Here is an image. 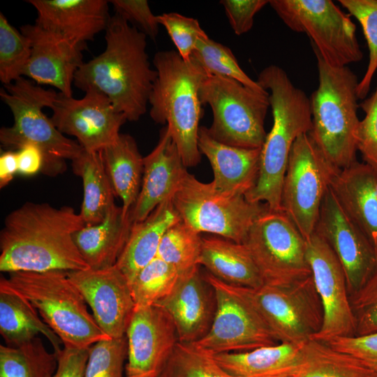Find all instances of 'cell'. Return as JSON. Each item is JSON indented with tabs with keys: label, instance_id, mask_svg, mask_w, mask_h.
<instances>
[{
	"label": "cell",
	"instance_id": "10",
	"mask_svg": "<svg viewBox=\"0 0 377 377\" xmlns=\"http://www.w3.org/2000/svg\"><path fill=\"white\" fill-rule=\"evenodd\" d=\"M255 309L278 342L304 344L321 329L323 311L312 275L257 288L232 286Z\"/></svg>",
	"mask_w": 377,
	"mask_h": 377
},
{
	"label": "cell",
	"instance_id": "5",
	"mask_svg": "<svg viewBox=\"0 0 377 377\" xmlns=\"http://www.w3.org/2000/svg\"><path fill=\"white\" fill-rule=\"evenodd\" d=\"M0 290L29 302L64 346L88 348L110 339L100 328L68 272H16L0 279Z\"/></svg>",
	"mask_w": 377,
	"mask_h": 377
},
{
	"label": "cell",
	"instance_id": "7",
	"mask_svg": "<svg viewBox=\"0 0 377 377\" xmlns=\"http://www.w3.org/2000/svg\"><path fill=\"white\" fill-rule=\"evenodd\" d=\"M57 94L24 77L4 85L0 91L13 117V125L0 130L1 145L18 149L25 145L36 146L44 157L41 172L49 176L64 172L66 160L73 161L83 149L77 141L65 137L43 112V108H50Z\"/></svg>",
	"mask_w": 377,
	"mask_h": 377
},
{
	"label": "cell",
	"instance_id": "27",
	"mask_svg": "<svg viewBox=\"0 0 377 377\" xmlns=\"http://www.w3.org/2000/svg\"><path fill=\"white\" fill-rule=\"evenodd\" d=\"M180 220L170 198L158 205L144 220L132 224L127 242L116 264L129 284L156 257L165 231Z\"/></svg>",
	"mask_w": 377,
	"mask_h": 377
},
{
	"label": "cell",
	"instance_id": "20",
	"mask_svg": "<svg viewBox=\"0 0 377 377\" xmlns=\"http://www.w3.org/2000/svg\"><path fill=\"white\" fill-rule=\"evenodd\" d=\"M20 31L31 43V56L24 71L38 84L50 85L72 96L75 75L84 63L83 47L73 45L36 24H24Z\"/></svg>",
	"mask_w": 377,
	"mask_h": 377
},
{
	"label": "cell",
	"instance_id": "39",
	"mask_svg": "<svg viewBox=\"0 0 377 377\" xmlns=\"http://www.w3.org/2000/svg\"><path fill=\"white\" fill-rule=\"evenodd\" d=\"M31 56L29 38L0 13V80L10 84L21 77Z\"/></svg>",
	"mask_w": 377,
	"mask_h": 377
},
{
	"label": "cell",
	"instance_id": "19",
	"mask_svg": "<svg viewBox=\"0 0 377 377\" xmlns=\"http://www.w3.org/2000/svg\"><path fill=\"white\" fill-rule=\"evenodd\" d=\"M68 275L102 331L111 339L125 337L135 303L129 282L117 266L68 272Z\"/></svg>",
	"mask_w": 377,
	"mask_h": 377
},
{
	"label": "cell",
	"instance_id": "45",
	"mask_svg": "<svg viewBox=\"0 0 377 377\" xmlns=\"http://www.w3.org/2000/svg\"><path fill=\"white\" fill-rule=\"evenodd\" d=\"M323 342L355 357L377 373V332L364 335L334 337Z\"/></svg>",
	"mask_w": 377,
	"mask_h": 377
},
{
	"label": "cell",
	"instance_id": "31",
	"mask_svg": "<svg viewBox=\"0 0 377 377\" xmlns=\"http://www.w3.org/2000/svg\"><path fill=\"white\" fill-rule=\"evenodd\" d=\"M101 153L115 195L121 199L124 212L128 213L139 195L143 174V157L137 143L132 136L120 134Z\"/></svg>",
	"mask_w": 377,
	"mask_h": 377
},
{
	"label": "cell",
	"instance_id": "3",
	"mask_svg": "<svg viewBox=\"0 0 377 377\" xmlns=\"http://www.w3.org/2000/svg\"><path fill=\"white\" fill-rule=\"evenodd\" d=\"M257 82L269 94L273 124L261 147L256 184L245 197L279 211L282 209V186L292 147L312 128L310 98L277 65L263 69Z\"/></svg>",
	"mask_w": 377,
	"mask_h": 377
},
{
	"label": "cell",
	"instance_id": "12",
	"mask_svg": "<svg viewBox=\"0 0 377 377\" xmlns=\"http://www.w3.org/2000/svg\"><path fill=\"white\" fill-rule=\"evenodd\" d=\"M339 171L309 133L296 139L283 179L281 209L306 240L315 232L324 198Z\"/></svg>",
	"mask_w": 377,
	"mask_h": 377
},
{
	"label": "cell",
	"instance_id": "47",
	"mask_svg": "<svg viewBox=\"0 0 377 377\" xmlns=\"http://www.w3.org/2000/svg\"><path fill=\"white\" fill-rule=\"evenodd\" d=\"M267 0H221L226 15L234 33L240 36L249 31L253 24V18Z\"/></svg>",
	"mask_w": 377,
	"mask_h": 377
},
{
	"label": "cell",
	"instance_id": "50",
	"mask_svg": "<svg viewBox=\"0 0 377 377\" xmlns=\"http://www.w3.org/2000/svg\"><path fill=\"white\" fill-rule=\"evenodd\" d=\"M18 172L17 152L7 151L0 156V187L6 186Z\"/></svg>",
	"mask_w": 377,
	"mask_h": 377
},
{
	"label": "cell",
	"instance_id": "34",
	"mask_svg": "<svg viewBox=\"0 0 377 377\" xmlns=\"http://www.w3.org/2000/svg\"><path fill=\"white\" fill-rule=\"evenodd\" d=\"M57 366L56 353L39 337L19 346H0V377H52Z\"/></svg>",
	"mask_w": 377,
	"mask_h": 377
},
{
	"label": "cell",
	"instance_id": "30",
	"mask_svg": "<svg viewBox=\"0 0 377 377\" xmlns=\"http://www.w3.org/2000/svg\"><path fill=\"white\" fill-rule=\"evenodd\" d=\"M72 161L73 172L82 179L84 196L80 214L85 226L101 223L115 205V193L102 153L84 149Z\"/></svg>",
	"mask_w": 377,
	"mask_h": 377
},
{
	"label": "cell",
	"instance_id": "1",
	"mask_svg": "<svg viewBox=\"0 0 377 377\" xmlns=\"http://www.w3.org/2000/svg\"><path fill=\"white\" fill-rule=\"evenodd\" d=\"M84 226L80 213L70 206L24 203L6 216L1 230V272L89 269L73 239Z\"/></svg>",
	"mask_w": 377,
	"mask_h": 377
},
{
	"label": "cell",
	"instance_id": "23",
	"mask_svg": "<svg viewBox=\"0 0 377 377\" xmlns=\"http://www.w3.org/2000/svg\"><path fill=\"white\" fill-rule=\"evenodd\" d=\"M168 126L155 148L143 157L142 184L130 212L132 223L144 220L158 205L172 198L187 172Z\"/></svg>",
	"mask_w": 377,
	"mask_h": 377
},
{
	"label": "cell",
	"instance_id": "6",
	"mask_svg": "<svg viewBox=\"0 0 377 377\" xmlns=\"http://www.w3.org/2000/svg\"><path fill=\"white\" fill-rule=\"evenodd\" d=\"M318 85L310 98L312 128L309 135L337 169L357 161L359 99L357 75L348 67H333L315 50Z\"/></svg>",
	"mask_w": 377,
	"mask_h": 377
},
{
	"label": "cell",
	"instance_id": "24",
	"mask_svg": "<svg viewBox=\"0 0 377 377\" xmlns=\"http://www.w3.org/2000/svg\"><path fill=\"white\" fill-rule=\"evenodd\" d=\"M198 146L209 160L214 172L212 182L222 193L246 195L256 186L261 148L228 145L213 138L205 126H200Z\"/></svg>",
	"mask_w": 377,
	"mask_h": 377
},
{
	"label": "cell",
	"instance_id": "2",
	"mask_svg": "<svg viewBox=\"0 0 377 377\" xmlns=\"http://www.w3.org/2000/svg\"><path fill=\"white\" fill-rule=\"evenodd\" d=\"M146 38L114 13L105 29V50L80 66L74 85L84 92L95 90L105 95L127 121L139 120L147 111L157 77L148 59Z\"/></svg>",
	"mask_w": 377,
	"mask_h": 377
},
{
	"label": "cell",
	"instance_id": "51",
	"mask_svg": "<svg viewBox=\"0 0 377 377\" xmlns=\"http://www.w3.org/2000/svg\"><path fill=\"white\" fill-rule=\"evenodd\" d=\"M277 377H300V376L298 375V373L297 372V373H293V374L282 375V376H277Z\"/></svg>",
	"mask_w": 377,
	"mask_h": 377
},
{
	"label": "cell",
	"instance_id": "38",
	"mask_svg": "<svg viewBox=\"0 0 377 377\" xmlns=\"http://www.w3.org/2000/svg\"><path fill=\"white\" fill-rule=\"evenodd\" d=\"M158 377H235L213 355L193 344L178 342Z\"/></svg>",
	"mask_w": 377,
	"mask_h": 377
},
{
	"label": "cell",
	"instance_id": "14",
	"mask_svg": "<svg viewBox=\"0 0 377 377\" xmlns=\"http://www.w3.org/2000/svg\"><path fill=\"white\" fill-rule=\"evenodd\" d=\"M204 277L214 292L215 313L208 332L191 344L214 355L245 352L279 343L232 286L209 272Z\"/></svg>",
	"mask_w": 377,
	"mask_h": 377
},
{
	"label": "cell",
	"instance_id": "33",
	"mask_svg": "<svg viewBox=\"0 0 377 377\" xmlns=\"http://www.w3.org/2000/svg\"><path fill=\"white\" fill-rule=\"evenodd\" d=\"M300 377H376V372L355 357L311 339L303 346Z\"/></svg>",
	"mask_w": 377,
	"mask_h": 377
},
{
	"label": "cell",
	"instance_id": "52",
	"mask_svg": "<svg viewBox=\"0 0 377 377\" xmlns=\"http://www.w3.org/2000/svg\"><path fill=\"white\" fill-rule=\"evenodd\" d=\"M376 377H377V374H376Z\"/></svg>",
	"mask_w": 377,
	"mask_h": 377
},
{
	"label": "cell",
	"instance_id": "21",
	"mask_svg": "<svg viewBox=\"0 0 377 377\" xmlns=\"http://www.w3.org/2000/svg\"><path fill=\"white\" fill-rule=\"evenodd\" d=\"M154 305L170 316L179 342L191 344L210 329L216 309L215 295L198 265L180 274L171 293Z\"/></svg>",
	"mask_w": 377,
	"mask_h": 377
},
{
	"label": "cell",
	"instance_id": "15",
	"mask_svg": "<svg viewBox=\"0 0 377 377\" xmlns=\"http://www.w3.org/2000/svg\"><path fill=\"white\" fill-rule=\"evenodd\" d=\"M50 109L56 128L75 137L88 151H101L114 143L127 121L105 95L95 90L87 91L80 99L59 92Z\"/></svg>",
	"mask_w": 377,
	"mask_h": 377
},
{
	"label": "cell",
	"instance_id": "32",
	"mask_svg": "<svg viewBox=\"0 0 377 377\" xmlns=\"http://www.w3.org/2000/svg\"><path fill=\"white\" fill-rule=\"evenodd\" d=\"M0 333L7 346H19L43 335L57 354L63 344L34 307L24 298L0 290Z\"/></svg>",
	"mask_w": 377,
	"mask_h": 377
},
{
	"label": "cell",
	"instance_id": "17",
	"mask_svg": "<svg viewBox=\"0 0 377 377\" xmlns=\"http://www.w3.org/2000/svg\"><path fill=\"white\" fill-rule=\"evenodd\" d=\"M306 256L323 311V322L312 339L325 341L355 334L346 278L337 256L318 234L306 239Z\"/></svg>",
	"mask_w": 377,
	"mask_h": 377
},
{
	"label": "cell",
	"instance_id": "49",
	"mask_svg": "<svg viewBox=\"0 0 377 377\" xmlns=\"http://www.w3.org/2000/svg\"><path fill=\"white\" fill-rule=\"evenodd\" d=\"M17 152L19 173L25 176H31L42 171L44 157L38 147L33 145H25Z\"/></svg>",
	"mask_w": 377,
	"mask_h": 377
},
{
	"label": "cell",
	"instance_id": "35",
	"mask_svg": "<svg viewBox=\"0 0 377 377\" xmlns=\"http://www.w3.org/2000/svg\"><path fill=\"white\" fill-rule=\"evenodd\" d=\"M202 244L200 234L180 220L164 233L156 256L182 274L199 265Z\"/></svg>",
	"mask_w": 377,
	"mask_h": 377
},
{
	"label": "cell",
	"instance_id": "13",
	"mask_svg": "<svg viewBox=\"0 0 377 377\" xmlns=\"http://www.w3.org/2000/svg\"><path fill=\"white\" fill-rule=\"evenodd\" d=\"M242 244L264 284H286L311 276L306 240L282 209H269L260 216Z\"/></svg>",
	"mask_w": 377,
	"mask_h": 377
},
{
	"label": "cell",
	"instance_id": "36",
	"mask_svg": "<svg viewBox=\"0 0 377 377\" xmlns=\"http://www.w3.org/2000/svg\"><path fill=\"white\" fill-rule=\"evenodd\" d=\"M179 272L158 257L144 267L130 284L135 308L156 304L175 286Z\"/></svg>",
	"mask_w": 377,
	"mask_h": 377
},
{
	"label": "cell",
	"instance_id": "11",
	"mask_svg": "<svg viewBox=\"0 0 377 377\" xmlns=\"http://www.w3.org/2000/svg\"><path fill=\"white\" fill-rule=\"evenodd\" d=\"M269 4L293 31L306 34L312 49L333 67L362 60L355 24L331 0H271Z\"/></svg>",
	"mask_w": 377,
	"mask_h": 377
},
{
	"label": "cell",
	"instance_id": "29",
	"mask_svg": "<svg viewBox=\"0 0 377 377\" xmlns=\"http://www.w3.org/2000/svg\"><path fill=\"white\" fill-rule=\"evenodd\" d=\"M199 265L221 281L235 286L257 288L264 282L243 244L225 238L203 237Z\"/></svg>",
	"mask_w": 377,
	"mask_h": 377
},
{
	"label": "cell",
	"instance_id": "37",
	"mask_svg": "<svg viewBox=\"0 0 377 377\" xmlns=\"http://www.w3.org/2000/svg\"><path fill=\"white\" fill-rule=\"evenodd\" d=\"M191 58L196 61L208 75L227 77L254 89H264L242 70L228 47L209 36L198 41Z\"/></svg>",
	"mask_w": 377,
	"mask_h": 377
},
{
	"label": "cell",
	"instance_id": "44",
	"mask_svg": "<svg viewBox=\"0 0 377 377\" xmlns=\"http://www.w3.org/2000/svg\"><path fill=\"white\" fill-rule=\"evenodd\" d=\"M365 116L357 130V149L364 163L377 170V84L375 91L359 105Z\"/></svg>",
	"mask_w": 377,
	"mask_h": 377
},
{
	"label": "cell",
	"instance_id": "18",
	"mask_svg": "<svg viewBox=\"0 0 377 377\" xmlns=\"http://www.w3.org/2000/svg\"><path fill=\"white\" fill-rule=\"evenodd\" d=\"M126 337V377H158L179 342L172 320L157 305L135 308Z\"/></svg>",
	"mask_w": 377,
	"mask_h": 377
},
{
	"label": "cell",
	"instance_id": "16",
	"mask_svg": "<svg viewBox=\"0 0 377 377\" xmlns=\"http://www.w3.org/2000/svg\"><path fill=\"white\" fill-rule=\"evenodd\" d=\"M314 232L327 242L339 261L349 296L377 273L375 248L343 211L330 187L322 203Z\"/></svg>",
	"mask_w": 377,
	"mask_h": 377
},
{
	"label": "cell",
	"instance_id": "41",
	"mask_svg": "<svg viewBox=\"0 0 377 377\" xmlns=\"http://www.w3.org/2000/svg\"><path fill=\"white\" fill-rule=\"evenodd\" d=\"M126 359V336L98 341L89 348L84 377H124Z\"/></svg>",
	"mask_w": 377,
	"mask_h": 377
},
{
	"label": "cell",
	"instance_id": "48",
	"mask_svg": "<svg viewBox=\"0 0 377 377\" xmlns=\"http://www.w3.org/2000/svg\"><path fill=\"white\" fill-rule=\"evenodd\" d=\"M89 348L64 346L57 353V366L52 377H84Z\"/></svg>",
	"mask_w": 377,
	"mask_h": 377
},
{
	"label": "cell",
	"instance_id": "28",
	"mask_svg": "<svg viewBox=\"0 0 377 377\" xmlns=\"http://www.w3.org/2000/svg\"><path fill=\"white\" fill-rule=\"evenodd\" d=\"M304 344L280 342L249 351L219 353L213 357L235 377H277L298 372Z\"/></svg>",
	"mask_w": 377,
	"mask_h": 377
},
{
	"label": "cell",
	"instance_id": "25",
	"mask_svg": "<svg viewBox=\"0 0 377 377\" xmlns=\"http://www.w3.org/2000/svg\"><path fill=\"white\" fill-rule=\"evenodd\" d=\"M330 187L343 211L377 252V170L356 161L339 170Z\"/></svg>",
	"mask_w": 377,
	"mask_h": 377
},
{
	"label": "cell",
	"instance_id": "8",
	"mask_svg": "<svg viewBox=\"0 0 377 377\" xmlns=\"http://www.w3.org/2000/svg\"><path fill=\"white\" fill-rule=\"evenodd\" d=\"M201 105H209L213 121L210 135L223 144L261 148L267 133L265 119L270 106L267 91L257 90L221 76L208 75L198 92Z\"/></svg>",
	"mask_w": 377,
	"mask_h": 377
},
{
	"label": "cell",
	"instance_id": "22",
	"mask_svg": "<svg viewBox=\"0 0 377 377\" xmlns=\"http://www.w3.org/2000/svg\"><path fill=\"white\" fill-rule=\"evenodd\" d=\"M37 12L35 23L69 43L87 42L105 31L111 16L105 0H29Z\"/></svg>",
	"mask_w": 377,
	"mask_h": 377
},
{
	"label": "cell",
	"instance_id": "40",
	"mask_svg": "<svg viewBox=\"0 0 377 377\" xmlns=\"http://www.w3.org/2000/svg\"><path fill=\"white\" fill-rule=\"evenodd\" d=\"M339 2L348 11L350 15L357 20L367 43L369 62L357 88L358 98L365 99L377 71V0H339Z\"/></svg>",
	"mask_w": 377,
	"mask_h": 377
},
{
	"label": "cell",
	"instance_id": "4",
	"mask_svg": "<svg viewBox=\"0 0 377 377\" xmlns=\"http://www.w3.org/2000/svg\"><path fill=\"white\" fill-rule=\"evenodd\" d=\"M152 61L157 77L149 98L150 117L166 124L184 165L195 166L201 159L198 92L208 75L193 59L186 61L175 50L158 52Z\"/></svg>",
	"mask_w": 377,
	"mask_h": 377
},
{
	"label": "cell",
	"instance_id": "43",
	"mask_svg": "<svg viewBox=\"0 0 377 377\" xmlns=\"http://www.w3.org/2000/svg\"><path fill=\"white\" fill-rule=\"evenodd\" d=\"M349 297L355 319V336L377 332V273Z\"/></svg>",
	"mask_w": 377,
	"mask_h": 377
},
{
	"label": "cell",
	"instance_id": "46",
	"mask_svg": "<svg viewBox=\"0 0 377 377\" xmlns=\"http://www.w3.org/2000/svg\"><path fill=\"white\" fill-rule=\"evenodd\" d=\"M115 11L147 36L155 40L158 34L159 23L157 15L151 12L146 0H112L109 1Z\"/></svg>",
	"mask_w": 377,
	"mask_h": 377
},
{
	"label": "cell",
	"instance_id": "26",
	"mask_svg": "<svg viewBox=\"0 0 377 377\" xmlns=\"http://www.w3.org/2000/svg\"><path fill=\"white\" fill-rule=\"evenodd\" d=\"M131 212V211H130ZM130 212L114 205L101 223L73 234L74 242L89 268L114 266L127 242L132 226Z\"/></svg>",
	"mask_w": 377,
	"mask_h": 377
},
{
	"label": "cell",
	"instance_id": "9",
	"mask_svg": "<svg viewBox=\"0 0 377 377\" xmlns=\"http://www.w3.org/2000/svg\"><path fill=\"white\" fill-rule=\"evenodd\" d=\"M172 202L181 220L198 233L208 232L242 244L257 219L269 210L264 202L217 191L186 173Z\"/></svg>",
	"mask_w": 377,
	"mask_h": 377
},
{
	"label": "cell",
	"instance_id": "42",
	"mask_svg": "<svg viewBox=\"0 0 377 377\" xmlns=\"http://www.w3.org/2000/svg\"><path fill=\"white\" fill-rule=\"evenodd\" d=\"M159 24L163 26L177 47L181 57L188 61L198 41L208 37L198 20L177 13L157 15Z\"/></svg>",
	"mask_w": 377,
	"mask_h": 377
}]
</instances>
